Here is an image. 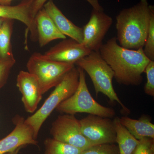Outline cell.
Here are the masks:
<instances>
[{"label":"cell","mask_w":154,"mask_h":154,"mask_svg":"<svg viewBox=\"0 0 154 154\" xmlns=\"http://www.w3.org/2000/svg\"><path fill=\"white\" fill-rule=\"evenodd\" d=\"M99 52L113 71L119 84L137 86L142 82V74L150 61L145 55L143 48H125L118 44L116 37H113L102 45Z\"/></svg>","instance_id":"6da1fadb"},{"label":"cell","mask_w":154,"mask_h":154,"mask_svg":"<svg viewBox=\"0 0 154 154\" xmlns=\"http://www.w3.org/2000/svg\"><path fill=\"white\" fill-rule=\"evenodd\" d=\"M153 14L154 7L147 0H140L132 7L121 10L116 17L119 44L128 49L143 48Z\"/></svg>","instance_id":"7a4b0ae2"},{"label":"cell","mask_w":154,"mask_h":154,"mask_svg":"<svg viewBox=\"0 0 154 154\" xmlns=\"http://www.w3.org/2000/svg\"><path fill=\"white\" fill-rule=\"evenodd\" d=\"M75 64L89 75L94 85L96 96L102 93L112 103L117 102L125 114L130 111L122 103L113 87L114 73L110 67L102 58L99 51H91L88 55L78 60Z\"/></svg>","instance_id":"3957f363"},{"label":"cell","mask_w":154,"mask_h":154,"mask_svg":"<svg viewBox=\"0 0 154 154\" xmlns=\"http://www.w3.org/2000/svg\"><path fill=\"white\" fill-rule=\"evenodd\" d=\"M79 73L78 68L74 67L64 77L45 100L43 105L32 115L25 119L26 124L33 130L36 139L42 126L53 111L62 102L74 94L78 88Z\"/></svg>","instance_id":"277c9868"},{"label":"cell","mask_w":154,"mask_h":154,"mask_svg":"<svg viewBox=\"0 0 154 154\" xmlns=\"http://www.w3.org/2000/svg\"><path fill=\"white\" fill-rule=\"evenodd\" d=\"M78 68L79 78L76 90L70 97L62 102L56 110L70 115L86 113L105 118L114 117L116 114L114 109L100 105L92 97L86 83L85 71Z\"/></svg>","instance_id":"5b68a950"},{"label":"cell","mask_w":154,"mask_h":154,"mask_svg":"<svg viewBox=\"0 0 154 154\" xmlns=\"http://www.w3.org/2000/svg\"><path fill=\"white\" fill-rule=\"evenodd\" d=\"M26 66L28 72L38 80L44 94L58 85L75 64L55 61L45 54L35 52L29 58Z\"/></svg>","instance_id":"8992f818"},{"label":"cell","mask_w":154,"mask_h":154,"mask_svg":"<svg viewBox=\"0 0 154 154\" xmlns=\"http://www.w3.org/2000/svg\"><path fill=\"white\" fill-rule=\"evenodd\" d=\"M53 138L84 150L93 146L82 132L80 120L73 115L59 116L50 129Z\"/></svg>","instance_id":"52a82bcc"},{"label":"cell","mask_w":154,"mask_h":154,"mask_svg":"<svg viewBox=\"0 0 154 154\" xmlns=\"http://www.w3.org/2000/svg\"><path fill=\"white\" fill-rule=\"evenodd\" d=\"M79 120L83 135L93 145L116 143L115 125L110 118L89 114Z\"/></svg>","instance_id":"ba28073f"},{"label":"cell","mask_w":154,"mask_h":154,"mask_svg":"<svg viewBox=\"0 0 154 154\" xmlns=\"http://www.w3.org/2000/svg\"><path fill=\"white\" fill-rule=\"evenodd\" d=\"M112 23L113 19L103 8H93L89 21L82 28V44L91 51H99Z\"/></svg>","instance_id":"9c48e42d"},{"label":"cell","mask_w":154,"mask_h":154,"mask_svg":"<svg viewBox=\"0 0 154 154\" xmlns=\"http://www.w3.org/2000/svg\"><path fill=\"white\" fill-rule=\"evenodd\" d=\"M15 125L13 131L0 140V154L10 152L26 145H37L33 130L22 116L17 115L13 119Z\"/></svg>","instance_id":"30bf717a"},{"label":"cell","mask_w":154,"mask_h":154,"mask_svg":"<svg viewBox=\"0 0 154 154\" xmlns=\"http://www.w3.org/2000/svg\"><path fill=\"white\" fill-rule=\"evenodd\" d=\"M17 86L22 94L25 110L28 113H34L43 95L38 80L29 72L20 71L17 77Z\"/></svg>","instance_id":"8fae6325"},{"label":"cell","mask_w":154,"mask_h":154,"mask_svg":"<svg viewBox=\"0 0 154 154\" xmlns=\"http://www.w3.org/2000/svg\"><path fill=\"white\" fill-rule=\"evenodd\" d=\"M91 51L82 43L72 38H65L51 47L45 55L55 61L75 65L76 62L88 55Z\"/></svg>","instance_id":"7c38bea8"},{"label":"cell","mask_w":154,"mask_h":154,"mask_svg":"<svg viewBox=\"0 0 154 154\" xmlns=\"http://www.w3.org/2000/svg\"><path fill=\"white\" fill-rule=\"evenodd\" d=\"M34 0H25L17 5L11 6L0 5V18L17 20L22 22L31 33V37L37 40L35 20L32 17V6Z\"/></svg>","instance_id":"4fadbf2b"},{"label":"cell","mask_w":154,"mask_h":154,"mask_svg":"<svg viewBox=\"0 0 154 154\" xmlns=\"http://www.w3.org/2000/svg\"><path fill=\"white\" fill-rule=\"evenodd\" d=\"M43 8L61 33L82 43L83 28L75 25L67 19L52 0L47 1Z\"/></svg>","instance_id":"5bb4252c"},{"label":"cell","mask_w":154,"mask_h":154,"mask_svg":"<svg viewBox=\"0 0 154 154\" xmlns=\"http://www.w3.org/2000/svg\"><path fill=\"white\" fill-rule=\"evenodd\" d=\"M39 46L43 47L51 41L65 39L66 36L58 30L43 8L38 11L34 18Z\"/></svg>","instance_id":"9a60e30c"},{"label":"cell","mask_w":154,"mask_h":154,"mask_svg":"<svg viewBox=\"0 0 154 154\" xmlns=\"http://www.w3.org/2000/svg\"><path fill=\"white\" fill-rule=\"evenodd\" d=\"M119 121L137 139L139 140L144 137L154 139V125L148 117L144 116L135 119L122 116L119 118Z\"/></svg>","instance_id":"2e32d148"},{"label":"cell","mask_w":154,"mask_h":154,"mask_svg":"<svg viewBox=\"0 0 154 154\" xmlns=\"http://www.w3.org/2000/svg\"><path fill=\"white\" fill-rule=\"evenodd\" d=\"M116 131V143L119 154H132L139 140L137 139L120 123L119 117L113 120Z\"/></svg>","instance_id":"e0dca14e"},{"label":"cell","mask_w":154,"mask_h":154,"mask_svg":"<svg viewBox=\"0 0 154 154\" xmlns=\"http://www.w3.org/2000/svg\"><path fill=\"white\" fill-rule=\"evenodd\" d=\"M13 24L14 20L5 19L0 28V59L14 58L11 42Z\"/></svg>","instance_id":"ac0fdd59"},{"label":"cell","mask_w":154,"mask_h":154,"mask_svg":"<svg viewBox=\"0 0 154 154\" xmlns=\"http://www.w3.org/2000/svg\"><path fill=\"white\" fill-rule=\"evenodd\" d=\"M43 154H81L83 150L53 138H47L44 141Z\"/></svg>","instance_id":"d6986e66"},{"label":"cell","mask_w":154,"mask_h":154,"mask_svg":"<svg viewBox=\"0 0 154 154\" xmlns=\"http://www.w3.org/2000/svg\"><path fill=\"white\" fill-rule=\"evenodd\" d=\"M81 154H119L118 146L115 143L95 145L84 150Z\"/></svg>","instance_id":"ffe728a7"},{"label":"cell","mask_w":154,"mask_h":154,"mask_svg":"<svg viewBox=\"0 0 154 154\" xmlns=\"http://www.w3.org/2000/svg\"><path fill=\"white\" fill-rule=\"evenodd\" d=\"M143 51L145 55L150 60L154 61V14L151 18L148 33Z\"/></svg>","instance_id":"44dd1931"},{"label":"cell","mask_w":154,"mask_h":154,"mask_svg":"<svg viewBox=\"0 0 154 154\" xmlns=\"http://www.w3.org/2000/svg\"><path fill=\"white\" fill-rule=\"evenodd\" d=\"M16 62L15 58L7 60L0 59V90L7 83L11 69Z\"/></svg>","instance_id":"7402d4cb"},{"label":"cell","mask_w":154,"mask_h":154,"mask_svg":"<svg viewBox=\"0 0 154 154\" xmlns=\"http://www.w3.org/2000/svg\"><path fill=\"white\" fill-rule=\"evenodd\" d=\"M144 72L147 78V82L144 88L145 93L149 96L154 97V61H150L146 66Z\"/></svg>","instance_id":"603a6c76"},{"label":"cell","mask_w":154,"mask_h":154,"mask_svg":"<svg viewBox=\"0 0 154 154\" xmlns=\"http://www.w3.org/2000/svg\"><path fill=\"white\" fill-rule=\"evenodd\" d=\"M139 140L132 154H154V139L144 137Z\"/></svg>","instance_id":"cb8c5ba5"},{"label":"cell","mask_w":154,"mask_h":154,"mask_svg":"<svg viewBox=\"0 0 154 154\" xmlns=\"http://www.w3.org/2000/svg\"><path fill=\"white\" fill-rule=\"evenodd\" d=\"M48 0H34L32 6V15L33 18H35L36 14L38 11L43 8L45 3ZM88 2L93 8L100 9L102 8V7L99 4L98 0H85Z\"/></svg>","instance_id":"d4e9b609"},{"label":"cell","mask_w":154,"mask_h":154,"mask_svg":"<svg viewBox=\"0 0 154 154\" xmlns=\"http://www.w3.org/2000/svg\"><path fill=\"white\" fill-rule=\"evenodd\" d=\"M13 1L14 0H0V5H2L10 6Z\"/></svg>","instance_id":"484cf974"},{"label":"cell","mask_w":154,"mask_h":154,"mask_svg":"<svg viewBox=\"0 0 154 154\" xmlns=\"http://www.w3.org/2000/svg\"><path fill=\"white\" fill-rule=\"evenodd\" d=\"M22 147L19 148L13 151L7 153L5 154H18V153L19 152V151L21 149Z\"/></svg>","instance_id":"4316f807"},{"label":"cell","mask_w":154,"mask_h":154,"mask_svg":"<svg viewBox=\"0 0 154 154\" xmlns=\"http://www.w3.org/2000/svg\"><path fill=\"white\" fill-rule=\"evenodd\" d=\"M5 19H3V18H0V28H1V26L2 25L3 22L5 21Z\"/></svg>","instance_id":"83f0119b"}]
</instances>
